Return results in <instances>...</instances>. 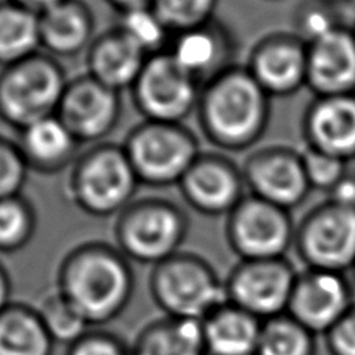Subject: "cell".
<instances>
[{
	"mask_svg": "<svg viewBox=\"0 0 355 355\" xmlns=\"http://www.w3.org/2000/svg\"><path fill=\"white\" fill-rule=\"evenodd\" d=\"M28 171L19 144L0 137V200L21 196Z\"/></svg>",
	"mask_w": 355,
	"mask_h": 355,
	"instance_id": "obj_32",
	"label": "cell"
},
{
	"mask_svg": "<svg viewBox=\"0 0 355 355\" xmlns=\"http://www.w3.org/2000/svg\"><path fill=\"white\" fill-rule=\"evenodd\" d=\"M113 2L118 5V7H121L122 11H128L135 8L149 7V3L154 2V0H113Z\"/></svg>",
	"mask_w": 355,
	"mask_h": 355,
	"instance_id": "obj_40",
	"label": "cell"
},
{
	"mask_svg": "<svg viewBox=\"0 0 355 355\" xmlns=\"http://www.w3.org/2000/svg\"><path fill=\"white\" fill-rule=\"evenodd\" d=\"M118 28L149 57L166 51L173 38L155 10L149 7L124 11Z\"/></svg>",
	"mask_w": 355,
	"mask_h": 355,
	"instance_id": "obj_30",
	"label": "cell"
},
{
	"mask_svg": "<svg viewBox=\"0 0 355 355\" xmlns=\"http://www.w3.org/2000/svg\"><path fill=\"white\" fill-rule=\"evenodd\" d=\"M188 218L179 205L164 199L133 200L116 219L114 238L128 260L155 266L180 252Z\"/></svg>",
	"mask_w": 355,
	"mask_h": 355,
	"instance_id": "obj_6",
	"label": "cell"
},
{
	"mask_svg": "<svg viewBox=\"0 0 355 355\" xmlns=\"http://www.w3.org/2000/svg\"><path fill=\"white\" fill-rule=\"evenodd\" d=\"M16 143L26 157L28 168L40 173H57L66 168L80 146L57 114L24 128Z\"/></svg>",
	"mask_w": 355,
	"mask_h": 355,
	"instance_id": "obj_22",
	"label": "cell"
},
{
	"mask_svg": "<svg viewBox=\"0 0 355 355\" xmlns=\"http://www.w3.org/2000/svg\"><path fill=\"white\" fill-rule=\"evenodd\" d=\"M36 311L40 313L41 321L53 343L67 347L80 340L91 327L58 288L42 297Z\"/></svg>",
	"mask_w": 355,
	"mask_h": 355,
	"instance_id": "obj_28",
	"label": "cell"
},
{
	"mask_svg": "<svg viewBox=\"0 0 355 355\" xmlns=\"http://www.w3.org/2000/svg\"><path fill=\"white\" fill-rule=\"evenodd\" d=\"M150 295L164 315L180 320L204 321L227 299L225 282L207 260L179 252L154 266Z\"/></svg>",
	"mask_w": 355,
	"mask_h": 355,
	"instance_id": "obj_4",
	"label": "cell"
},
{
	"mask_svg": "<svg viewBox=\"0 0 355 355\" xmlns=\"http://www.w3.org/2000/svg\"><path fill=\"white\" fill-rule=\"evenodd\" d=\"M309 133L315 148L335 157L355 152V102L341 96L327 97L311 110Z\"/></svg>",
	"mask_w": 355,
	"mask_h": 355,
	"instance_id": "obj_23",
	"label": "cell"
},
{
	"mask_svg": "<svg viewBox=\"0 0 355 355\" xmlns=\"http://www.w3.org/2000/svg\"><path fill=\"white\" fill-rule=\"evenodd\" d=\"M297 275L284 259L241 260L225 280L230 304L261 321L288 311Z\"/></svg>",
	"mask_w": 355,
	"mask_h": 355,
	"instance_id": "obj_10",
	"label": "cell"
},
{
	"mask_svg": "<svg viewBox=\"0 0 355 355\" xmlns=\"http://www.w3.org/2000/svg\"><path fill=\"white\" fill-rule=\"evenodd\" d=\"M241 169L249 194L284 210L297 205L309 191L302 158L288 150L255 152Z\"/></svg>",
	"mask_w": 355,
	"mask_h": 355,
	"instance_id": "obj_13",
	"label": "cell"
},
{
	"mask_svg": "<svg viewBox=\"0 0 355 355\" xmlns=\"http://www.w3.org/2000/svg\"><path fill=\"white\" fill-rule=\"evenodd\" d=\"M53 345L36 309L11 304L0 313V355H52Z\"/></svg>",
	"mask_w": 355,
	"mask_h": 355,
	"instance_id": "obj_25",
	"label": "cell"
},
{
	"mask_svg": "<svg viewBox=\"0 0 355 355\" xmlns=\"http://www.w3.org/2000/svg\"><path fill=\"white\" fill-rule=\"evenodd\" d=\"M121 93L85 74L67 83L57 112L80 144L99 143L121 119Z\"/></svg>",
	"mask_w": 355,
	"mask_h": 355,
	"instance_id": "obj_11",
	"label": "cell"
},
{
	"mask_svg": "<svg viewBox=\"0 0 355 355\" xmlns=\"http://www.w3.org/2000/svg\"><path fill=\"white\" fill-rule=\"evenodd\" d=\"M11 304V279L7 268L0 261V313Z\"/></svg>",
	"mask_w": 355,
	"mask_h": 355,
	"instance_id": "obj_38",
	"label": "cell"
},
{
	"mask_svg": "<svg viewBox=\"0 0 355 355\" xmlns=\"http://www.w3.org/2000/svg\"><path fill=\"white\" fill-rule=\"evenodd\" d=\"M132 355H207L202 322L164 316L148 324L130 346Z\"/></svg>",
	"mask_w": 355,
	"mask_h": 355,
	"instance_id": "obj_24",
	"label": "cell"
},
{
	"mask_svg": "<svg viewBox=\"0 0 355 355\" xmlns=\"http://www.w3.org/2000/svg\"><path fill=\"white\" fill-rule=\"evenodd\" d=\"M57 288L89 326H103L127 309L135 277L118 248L89 243L66 255L58 269Z\"/></svg>",
	"mask_w": 355,
	"mask_h": 355,
	"instance_id": "obj_1",
	"label": "cell"
},
{
	"mask_svg": "<svg viewBox=\"0 0 355 355\" xmlns=\"http://www.w3.org/2000/svg\"><path fill=\"white\" fill-rule=\"evenodd\" d=\"M307 80L326 94H340L355 85V41L345 32H332L307 52Z\"/></svg>",
	"mask_w": 355,
	"mask_h": 355,
	"instance_id": "obj_20",
	"label": "cell"
},
{
	"mask_svg": "<svg viewBox=\"0 0 355 355\" xmlns=\"http://www.w3.org/2000/svg\"><path fill=\"white\" fill-rule=\"evenodd\" d=\"M193 210L208 216H229L248 196L243 169L221 154H204L179 183Z\"/></svg>",
	"mask_w": 355,
	"mask_h": 355,
	"instance_id": "obj_12",
	"label": "cell"
},
{
	"mask_svg": "<svg viewBox=\"0 0 355 355\" xmlns=\"http://www.w3.org/2000/svg\"><path fill=\"white\" fill-rule=\"evenodd\" d=\"M41 52L40 15L19 3L0 7V66L19 63Z\"/></svg>",
	"mask_w": 355,
	"mask_h": 355,
	"instance_id": "obj_26",
	"label": "cell"
},
{
	"mask_svg": "<svg viewBox=\"0 0 355 355\" xmlns=\"http://www.w3.org/2000/svg\"><path fill=\"white\" fill-rule=\"evenodd\" d=\"M351 310L345 280L336 272L316 269L297 277L286 315L313 335H326Z\"/></svg>",
	"mask_w": 355,
	"mask_h": 355,
	"instance_id": "obj_14",
	"label": "cell"
},
{
	"mask_svg": "<svg viewBox=\"0 0 355 355\" xmlns=\"http://www.w3.org/2000/svg\"><path fill=\"white\" fill-rule=\"evenodd\" d=\"M41 51L51 57L74 58L94 41L93 17L80 3L64 2L40 13Z\"/></svg>",
	"mask_w": 355,
	"mask_h": 355,
	"instance_id": "obj_19",
	"label": "cell"
},
{
	"mask_svg": "<svg viewBox=\"0 0 355 355\" xmlns=\"http://www.w3.org/2000/svg\"><path fill=\"white\" fill-rule=\"evenodd\" d=\"M335 32V28L329 17L320 13V11H311L302 21V35L310 41V44L326 38L327 35Z\"/></svg>",
	"mask_w": 355,
	"mask_h": 355,
	"instance_id": "obj_36",
	"label": "cell"
},
{
	"mask_svg": "<svg viewBox=\"0 0 355 355\" xmlns=\"http://www.w3.org/2000/svg\"><path fill=\"white\" fill-rule=\"evenodd\" d=\"M139 179L122 146L99 144L78 158L71 173L69 191L88 215H119L133 202Z\"/></svg>",
	"mask_w": 355,
	"mask_h": 355,
	"instance_id": "obj_5",
	"label": "cell"
},
{
	"mask_svg": "<svg viewBox=\"0 0 355 355\" xmlns=\"http://www.w3.org/2000/svg\"><path fill=\"white\" fill-rule=\"evenodd\" d=\"M130 91L144 121L183 124L198 112L202 85L164 51L149 57Z\"/></svg>",
	"mask_w": 355,
	"mask_h": 355,
	"instance_id": "obj_8",
	"label": "cell"
},
{
	"mask_svg": "<svg viewBox=\"0 0 355 355\" xmlns=\"http://www.w3.org/2000/svg\"><path fill=\"white\" fill-rule=\"evenodd\" d=\"M225 235L241 260H277L290 248L293 227L286 210L248 193L227 216Z\"/></svg>",
	"mask_w": 355,
	"mask_h": 355,
	"instance_id": "obj_9",
	"label": "cell"
},
{
	"mask_svg": "<svg viewBox=\"0 0 355 355\" xmlns=\"http://www.w3.org/2000/svg\"><path fill=\"white\" fill-rule=\"evenodd\" d=\"M166 52L204 87L234 66L235 44L230 32L208 22L173 35Z\"/></svg>",
	"mask_w": 355,
	"mask_h": 355,
	"instance_id": "obj_16",
	"label": "cell"
},
{
	"mask_svg": "<svg viewBox=\"0 0 355 355\" xmlns=\"http://www.w3.org/2000/svg\"><path fill=\"white\" fill-rule=\"evenodd\" d=\"M263 321L225 302L202 321L207 355H257Z\"/></svg>",
	"mask_w": 355,
	"mask_h": 355,
	"instance_id": "obj_21",
	"label": "cell"
},
{
	"mask_svg": "<svg viewBox=\"0 0 355 355\" xmlns=\"http://www.w3.org/2000/svg\"><path fill=\"white\" fill-rule=\"evenodd\" d=\"M326 336L330 355H355V310H351Z\"/></svg>",
	"mask_w": 355,
	"mask_h": 355,
	"instance_id": "obj_35",
	"label": "cell"
},
{
	"mask_svg": "<svg viewBox=\"0 0 355 355\" xmlns=\"http://www.w3.org/2000/svg\"><path fill=\"white\" fill-rule=\"evenodd\" d=\"M335 205L355 210V180H340L334 187Z\"/></svg>",
	"mask_w": 355,
	"mask_h": 355,
	"instance_id": "obj_37",
	"label": "cell"
},
{
	"mask_svg": "<svg viewBox=\"0 0 355 355\" xmlns=\"http://www.w3.org/2000/svg\"><path fill=\"white\" fill-rule=\"evenodd\" d=\"M61 2H64V0H17V3L22 5V7L32 10L38 15L41 11L51 8L53 5L61 3Z\"/></svg>",
	"mask_w": 355,
	"mask_h": 355,
	"instance_id": "obj_39",
	"label": "cell"
},
{
	"mask_svg": "<svg viewBox=\"0 0 355 355\" xmlns=\"http://www.w3.org/2000/svg\"><path fill=\"white\" fill-rule=\"evenodd\" d=\"M305 259L321 271H338L355 259V210L335 205L305 223L299 236Z\"/></svg>",
	"mask_w": 355,
	"mask_h": 355,
	"instance_id": "obj_15",
	"label": "cell"
},
{
	"mask_svg": "<svg viewBox=\"0 0 355 355\" xmlns=\"http://www.w3.org/2000/svg\"><path fill=\"white\" fill-rule=\"evenodd\" d=\"M315 336L290 315L263 321L257 355H316Z\"/></svg>",
	"mask_w": 355,
	"mask_h": 355,
	"instance_id": "obj_27",
	"label": "cell"
},
{
	"mask_svg": "<svg viewBox=\"0 0 355 355\" xmlns=\"http://www.w3.org/2000/svg\"><path fill=\"white\" fill-rule=\"evenodd\" d=\"M302 164L310 185L318 188H334L341 180V158L330 155L316 148L304 152Z\"/></svg>",
	"mask_w": 355,
	"mask_h": 355,
	"instance_id": "obj_33",
	"label": "cell"
},
{
	"mask_svg": "<svg viewBox=\"0 0 355 355\" xmlns=\"http://www.w3.org/2000/svg\"><path fill=\"white\" fill-rule=\"evenodd\" d=\"M149 55L133 44L119 28L96 36L87 51V74L110 89H132Z\"/></svg>",
	"mask_w": 355,
	"mask_h": 355,
	"instance_id": "obj_18",
	"label": "cell"
},
{
	"mask_svg": "<svg viewBox=\"0 0 355 355\" xmlns=\"http://www.w3.org/2000/svg\"><path fill=\"white\" fill-rule=\"evenodd\" d=\"M141 183L150 187L179 185L200 157L198 138L183 124L144 121L122 144Z\"/></svg>",
	"mask_w": 355,
	"mask_h": 355,
	"instance_id": "obj_7",
	"label": "cell"
},
{
	"mask_svg": "<svg viewBox=\"0 0 355 355\" xmlns=\"http://www.w3.org/2000/svg\"><path fill=\"white\" fill-rule=\"evenodd\" d=\"M196 113L202 132L216 148L240 152L265 133L269 96L246 66L234 64L202 87Z\"/></svg>",
	"mask_w": 355,
	"mask_h": 355,
	"instance_id": "obj_2",
	"label": "cell"
},
{
	"mask_svg": "<svg viewBox=\"0 0 355 355\" xmlns=\"http://www.w3.org/2000/svg\"><path fill=\"white\" fill-rule=\"evenodd\" d=\"M66 355H132L130 347L118 336L103 330H88L67 347Z\"/></svg>",
	"mask_w": 355,
	"mask_h": 355,
	"instance_id": "obj_34",
	"label": "cell"
},
{
	"mask_svg": "<svg viewBox=\"0 0 355 355\" xmlns=\"http://www.w3.org/2000/svg\"><path fill=\"white\" fill-rule=\"evenodd\" d=\"M67 83L60 61L42 51L5 66L0 71V119L21 132L57 114Z\"/></svg>",
	"mask_w": 355,
	"mask_h": 355,
	"instance_id": "obj_3",
	"label": "cell"
},
{
	"mask_svg": "<svg viewBox=\"0 0 355 355\" xmlns=\"http://www.w3.org/2000/svg\"><path fill=\"white\" fill-rule=\"evenodd\" d=\"M36 215L32 204L22 196L0 200V252L11 254L32 241Z\"/></svg>",
	"mask_w": 355,
	"mask_h": 355,
	"instance_id": "obj_29",
	"label": "cell"
},
{
	"mask_svg": "<svg viewBox=\"0 0 355 355\" xmlns=\"http://www.w3.org/2000/svg\"><path fill=\"white\" fill-rule=\"evenodd\" d=\"M246 67L269 97L291 94L307 80V51L296 41L272 36L257 42Z\"/></svg>",
	"mask_w": 355,
	"mask_h": 355,
	"instance_id": "obj_17",
	"label": "cell"
},
{
	"mask_svg": "<svg viewBox=\"0 0 355 355\" xmlns=\"http://www.w3.org/2000/svg\"><path fill=\"white\" fill-rule=\"evenodd\" d=\"M215 0H154V8L169 32L175 35L210 22Z\"/></svg>",
	"mask_w": 355,
	"mask_h": 355,
	"instance_id": "obj_31",
	"label": "cell"
}]
</instances>
